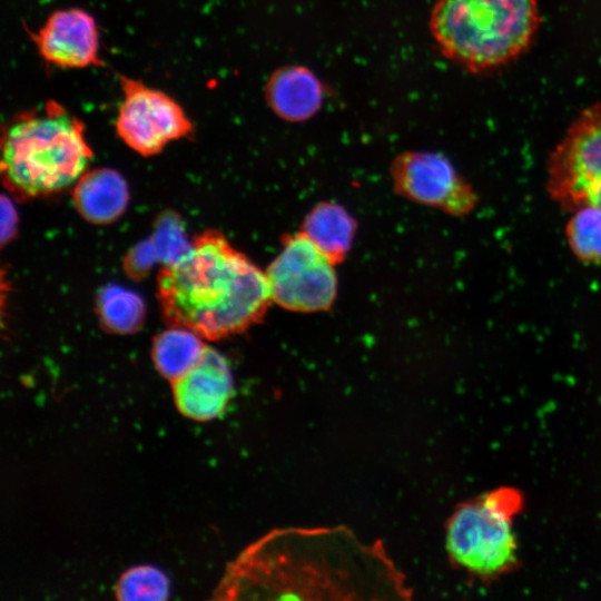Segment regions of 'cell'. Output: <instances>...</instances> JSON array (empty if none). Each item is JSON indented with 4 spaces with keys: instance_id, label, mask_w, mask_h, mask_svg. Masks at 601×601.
Listing matches in <instances>:
<instances>
[{
    "instance_id": "6da1fadb",
    "label": "cell",
    "mask_w": 601,
    "mask_h": 601,
    "mask_svg": "<svg viewBox=\"0 0 601 601\" xmlns=\"http://www.w3.org/2000/svg\"><path fill=\"white\" fill-rule=\"evenodd\" d=\"M412 589L381 541L346 526L275 529L231 561L215 599L403 600Z\"/></svg>"
},
{
    "instance_id": "7a4b0ae2",
    "label": "cell",
    "mask_w": 601,
    "mask_h": 601,
    "mask_svg": "<svg viewBox=\"0 0 601 601\" xmlns=\"http://www.w3.org/2000/svg\"><path fill=\"white\" fill-rule=\"evenodd\" d=\"M157 297L169 326L207 341L245 332L272 302L265 273L213 229L161 267Z\"/></svg>"
},
{
    "instance_id": "3957f363",
    "label": "cell",
    "mask_w": 601,
    "mask_h": 601,
    "mask_svg": "<svg viewBox=\"0 0 601 601\" xmlns=\"http://www.w3.org/2000/svg\"><path fill=\"white\" fill-rule=\"evenodd\" d=\"M92 155L83 122L49 100L16 115L3 129L2 181L16 197L52 195L76 184Z\"/></svg>"
},
{
    "instance_id": "277c9868",
    "label": "cell",
    "mask_w": 601,
    "mask_h": 601,
    "mask_svg": "<svg viewBox=\"0 0 601 601\" xmlns=\"http://www.w3.org/2000/svg\"><path fill=\"white\" fill-rule=\"evenodd\" d=\"M540 26L536 0H436L428 29L440 52L471 72L521 56Z\"/></svg>"
},
{
    "instance_id": "5b68a950",
    "label": "cell",
    "mask_w": 601,
    "mask_h": 601,
    "mask_svg": "<svg viewBox=\"0 0 601 601\" xmlns=\"http://www.w3.org/2000/svg\"><path fill=\"white\" fill-rule=\"evenodd\" d=\"M523 496L500 487L460 504L446 523L445 545L452 562L481 579L491 580L518 564L513 519Z\"/></svg>"
},
{
    "instance_id": "8992f818",
    "label": "cell",
    "mask_w": 601,
    "mask_h": 601,
    "mask_svg": "<svg viewBox=\"0 0 601 601\" xmlns=\"http://www.w3.org/2000/svg\"><path fill=\"white\" fill-rule=\"evenodd\" d=\"M546 187L569 211L601 208V104L583 110L550 155Z\"/></svg>"
},
{
    "instance_id": "52a82bcc",
    "label": "cell",
    "mask_w": 601,
    "mask_h": 601,
    "mask_svg": "<svg viewBox=\"0 0 601 601\" xmlns=\"http://www.w3.org/2000/svg\"><path fill=\"white\" fill-rule=\"evenodd\" d=\"M265 275L272 302L289 311H325L336 297L334 263L302 231L285 238Z\"/></svg>"
},
{
    "instance_id": "ba28073f",
    "label": "cell",
    "mask_w": 601,
    "mask_h": 601,
    "mask_svg": "<svg viewBox=\"0 0 601 601\" xmlns=\"http://www.w3.org/2000/svg\"><path fill=\"white\" fill-rule=\"evenodd\" d=\"M119 80L122 100L116 131L134 151L145 157L152 156L169 142L193 132V122L169 95L126 76H120Z\"/></svg>"
},
{
    "instance_id": "9c48e42d",
    "label": "cell",
    "mask_w": 601,
    "mask_h": 601,
    "mask_svg": "<svg viewBox=\"0 0 601 601\" xmlns=\"http://www.w3.org/2000/svg\"><path fill=\"white\" fill-rule=\"evenodd\" d=\"M394 187L403 197L454 215L464 216L476 205L471 185L443 155L406 151L391 167Z\"/></svg>"
},
{
    "instance_id": "30bf717a",
    "label": "cell",
    "mask_w": 601,
    "mask_h": 601,
    "mask_svg": "<svg viewBox=\"0 0 601 601\" xmlns=\"http://www.w3.org/2000/svg\"><path fill=\"white\" fill-rule=\"evenodd\" d=\"M32 39L40 56L53 66L81 69L102 63L96 21L82 9L52 12Z\"/></svg>"
},
{
    "instance_id": "8fae6325",
    "label": "cell",
    "mask_w": 601,
    "mask_h": 601,
    "mask_svg": "<svg viewBox=\"0 0 601 601\" xmlns=\"http://www.w3.org/2000/svg\"><path fill=\"white\" fill-rule=\"evenodd\" d=\"M178 411L194 421L218 417L227 407L234 382L227 359L206 345L200 358L184 375L171 382Z\"/></svg>"
},
{
    "instance_id": "7c38bea8",
    "label": "cell",
    "mask_w": 601,
    "mask_h": 601,
    "mask_svg": "<svg viewBox=\"0 0 601 601\" xmlns=\"http://www.w3.org/2000/svg\"><path fill=\"white\" fill-rule=\"evenodd\" d=\"M264 96L269 109L287 122H304L322 108L326 89L318 76L308 67L286 65L268 77Z\"/></svg>"
},
{
    "instance_id": "4fadbf2b",
    "label": "cell",
    "mask_w": 601,
    "mask_h": 601,
    "mask_svg": "<svg viewBox=\"0 0 601 601\" xmlns=\"http://www.w3.org/2000/svg\"><path fill=\"white\" fill-rule=\"evenodd\" d=\"M75 205L80 215L93 224L117 219L128 204V188L120 174L111 169L85 173L73 190Z\"/></svg>"
},
{
    "instance_id": "5bb4252c",
    "label": "cell",
    "mask_w": 601,
    "mask_h": 601,
    "mask_svg": "<svg viewBox=\"0 0 601 601\" xmlns=\"http://www.w3.org/2000/svg\"><path fill=\"white\" fill-rule=\"evenodd\" d=\"M354 218L335 203H319L306 216L302 233L334 264L349 252L355 236Z\"/></svg>"
},
{
    "instance_id": "9a60e30c",
    "label": "cell",
    "mask_w": 601,
    "mask_h": 601,
    "mask_svg": "<svg viewBox=\"0 0 601 601\" xmlns=\"http://www.w3.org/2000/svg\"><path fill=\"white\" fill-rule=\"evenodd\" d=\"M198 334L169 326L155 336L151 358L159 374L173 382L189 371L200 358L207 344Z\"/></svg>"
},
{
    "instance_id": "2e32d148",
    "label": "cell",
    "mask_w": 601,
    "mask_h": 601,
    "mask_svg": "<svg viewBox=\"0 0 601 601\" xmlns=\"http://www.w3.org/2000/svg\"><path fill=\"white\" fill-rule=\"evenodd\" d=\"M565 235L571 252L584 263H601V208L583 206L571 211Z\"/></svg>"
},
{
    "instance_id": "e0dca14e",
    "label": "cell",
    "mask_w": 601,
    "mask_h": 601,
    "mask_svg": "<svg viewBox=\"0 0 601 601\" xmlns=\"http://www.w3.org/2000/svg\"><path fill=\"white\" fill-rule=\"evenodd\" d=\"M102 324L111 332L128 334L142 322L144 305L138 296L118 287L104 290L98 300Z\"/></svg>"
},
{
    "instance_id": "ac0fdd59",
    "label": "cell",
    "mask_w": 601,
    "mask_h": 601,
    "mask_svg": "<svg viewBox=\"0 0 601 601\" xmlns=\"http://www.w3.org/2000/svg\"><path fill=\"white\" fill-rule=\"evenodd\" d=\"M115 592L119 600H166L169 582L159 569L137 565L122 573Z\"/></svg>"
}]
</instances>
